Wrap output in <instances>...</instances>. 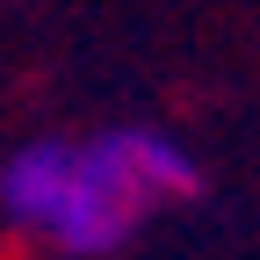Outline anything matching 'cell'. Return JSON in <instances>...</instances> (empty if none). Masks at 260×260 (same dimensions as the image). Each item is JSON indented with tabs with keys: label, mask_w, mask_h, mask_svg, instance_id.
Returning a JSON list of instances; mask_svg holds the SVG:
<instances>
[{
	"label": "cell",
	"mask_w": 260,
	"mask_h": 260,
	"mask_svg": "<svg viewBox=\"0 0 260 260\" xmlns=\"http://www.w3.org/2000/svg\"><path fill=\"white\" fill-rule=\"evenodd\" d=\"M203 188L195 159L167 130H94V138H29L0 167V210L15 232L73 260L116 253L145 217L188 203Z\"/></svg>",
	"instance_id": "obj_1"
}]
</instances>
